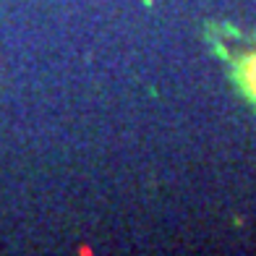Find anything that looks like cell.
<instances>
[{
    "label": "cell",
    "instance_id": "1",
    "mask_svg": "<svg viewBox=\"0 0 256 256\" xmlns=\"http://www.w3.org/2000/svg\"><path fill=\"white\" fill-rule=\"evenodd\" d=\"M240 81H243V86H246V92L256 100V55H251L246 63H243L240 68Z\"/></svg>",
    "mask_w": 256,
    "mask_h": 256
}]
</instances>
